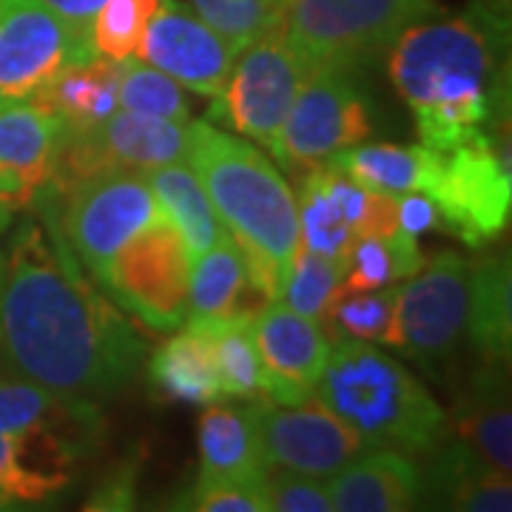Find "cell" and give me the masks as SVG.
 <instances>
[{"label":"cell","mask_w":512,"mask_h":512,"mask_svg":"<svg viewBox=\"0 0 512 512\" xmlns=\"http://www.w3.org/2000/svg\"><path fill=\"white\" fill-rule=\"evenodd\" d=\"M296 208H299V245L313 251V254L328 256V259L339 262L345 268L359 234L333 208L316 168L308 171L302 191H299Z\"/></svg>","instance_id":"obj_32"},{"label":"cell","mask_w":512,"mask_h":512,"mask_svg":"<svg viewBox=\"0 0 512 512\" xmlns=\"http://www.w3.org/2000/svg\"><path fill=\"white\" fill-rule=\"evenodd\" d=\"M271 299L256 288L248 265L239 254L237 242L222 234L205 254L191 262V288H188V325H251L256 313Z\"/></svg>","instance_id":"obj_19"},{"label":"cell","mask_w":512,"mask_h":512,"mask_svg":"<svg viewBox=\"0 0 512 512\" xmlns=\"http://www.w3.org/2000/svg\"><path fill=\"white\" fill-rule=\"evenodd\" d=\"M185 160L237 242L256 288L279 299L299 251V208L288 180L259 148L211 123L188 126Z\"/></svg>","instance_id":"obj_3"},{"label":"cell","mask_w":512,"mask_h":512,"mask_svg":"<svg viewBox=\"0 0 512 512\" xmlns=\"http://www.w3.org/2000/svg\"><path fill=\"white\" fill-rule=\"evenodd\" d=\"M106 291L154 330L180 328L188 316L191 254L163 208L114 254L97 279Z\"/></svg>","instance_id":"obj_6"},{"label":"cell","mask_w":512,"mask_h":512,"mask_svg":"<svg viewBox=\"0 0 512 512\" xmlns=\"http://www.w3.org/2000/svg\"><path fill=\"white\" fill-rule=\"evenodd\" d=\"M424 262L427 259L421 254L419 237L407 234L402 228L384 237H359L348 256L339 288H348V291L387 288L419 274Z\"/></svg>","instance_id":"obj_30"},{"label":"cell","mask_w":512,"mask_h":512,"mask_svg":"<svg viewBox=\"0 0 512 512\" xmlns=\"http://www.w3.org/2000/svg\"><path fill=\"white\" fill-rule=\"evenodd\" d=\"M148 376L160 396L174 402L214 404L222 399L211 336L197 325H188L154 350Z\"/></svg>","instance_id":"obj_28"},{"label":"cell","mask_w":512,"mask_h":512,"mask_svg":"<svg viewBox=\"0 0 512 512\" xmlns=\"http://www.w3.org/2000/svg\"><path fill=\"white\" fill-rule=\"evenodd\" d=\"M197 328L208 330V336H211L214 359H217V373H220L222 396H234V399L265 396L262 365H259V353H256L251 328L245 322L197 325Z\"/></svg>","instance_id":"obj_35"},{"label":"cell","mask_w":512,"mask_h":512,"mask_svg":"<svg viewBox=\"0 0 512 512\" xmlns=\"http://www.w3.org/2000/svg\"><path fill=\"white\" fill-rule=\"evenodd\" d=\"M12 217H15V211L6 205V202H0V234L9 228V222H12Z\"/></svg>","instance_id":"obj_42"},{"label":"cell","mask_w":512,"mask_h":512,"mask_svg":"<svg viewBox=\"0 0 512 512\" xmlns=\"http://www.w3.org/2000/svg\"><path fill=\"white\" fill-rule=\"evenodd\" d=\"M146 180L157 205L180 228L191 262L205 254L225 234L220 217H217V211H214V205L208 200L200 177L194 174L191 165H160V168L146 171Z\"/></svg>","instance_id":"obj_29"},{"label":"cell","mask_w":512,"mask_h":512,"mask_svg":"<svg viewBox=\"0 0 512 512\" xmlns=\"http://www.w3.org/2000/svg\"><path fill=\"white\" fill-rule=\"evenodd\" d=\"M370 134V111L348 69L311 66L271 151L296 174L365 143Z\"/></svg>","instance_id":"obj_10"},{"label":"cell","mask_w":512,"mask_h":512,"mask_svg":"<svg viewBox=\"0 0 512 512\" xmlns=\"http://www.w3.org/2000/svg\"><path fill=\"white\" fill-rule=\"evenodd\" d=\"M342 276H345V268L339 262L313 254V251L299 245L279 299L293 311L305 313L308 319L319 322L328 302L333 299V293L339 291Z\"/></svg>","instance_id":"obj_37"},{"label":"cell","mask_w":512,"mask_h":512,"mask_svg":"<svg viewBox=\"0 0 512 512\" xmlns=\"http://www.w3.org/2000/svg\"><path fill=\"white\" fill-rule=\"evenodd\" d=\"M510 259L481 256L470 262V305L467 339L484 362H510L512 350V288Z\"/></svg>","instance_id":"obj_27"},{"label":"cell","mask_w":512,"mask_h":512,"mask_svg":"<svg viewBox=\"0 0 512 512\" xmlns=\"http://www.w3.org/2000/svg\"><path fill=\"white\" fill-rule=\"evenodd\" d=\"M46 6H52L60 18L66 23H72L74 29L80 32H89V23H92L94 12L106 3V0H43Z\"/></svg>","instance_id":"obj_41"},{"label":"cell","mask_w":512,"mask_h":512,"mask_svg":"<svg viewBox=\"0 0 512 512\" xmlns=\"http://www.w3.org/2000/svg\"><path fill=\"white\" fill-rule=\"evenodd\" d=\"M94 57L89 32L74 29L43 0H0V97L40 92L60 69Z\"/></svg>","instance_id":"obj_13"},{"label":"cell","mask_w":512,"mask_h":512,"mask_svg":"<svg viewBox=\"0 0 512 512\" xmlns=\"http://www.w3.org/2000/svg\"><path fill=\"white\" fill-rule=\"evenodd\" d=\"M308 72V60L293 49L282 23L237 55L222 92V117L242 137L271 148Z\"/></svg>","instance_id":"obj_11"},{"label":"cell","mask_w":512,"mask_h":512,"mask_svg":"<svg viewBox=\"0 0 512 512\" xmlns=\"http://www.w3.org/2000/svg\"><path fill=\"white\" fill-rule=\"evenodd\" d=\"M188 151V123L117 109L89 131L63 134L52 183H77L103 171H151L180 163Z\"/></svg>","instance_id":"obj_12"},{"label":"cell","mask_w":512,"mask_h":512,"mask_svg":"<svg viewBox=\"0 0 512 512\" xmlns=\"http://www.w3.org/2000/svg\"><path fill=\"white\" fill-rule=\"evenodd\" d=\"M146 353L140 333L83 274L55 220H26L3 254L0 362L57 396L97 402L126 387Z\"/></svg>","instance_id":"obj_1"},{"label":"cell","mask_w":512,"mask_h":512,"mask_svg":"<svg viewBox=\"0 0 512 512\" xmlns=\"http://www.w3.org/2000/svg\"><path fill=\"white\" fill-rule=\"evenodd\" d=\"M396 202H399V228L407 234L419 237L439 225L436 202L427 194H402V197H396Z\"/></svg>","instance_id":"obj_40"},{"label":"cell","mask_w":512,"mask_h":512,"mask_svg":"<svg viewBox=\"0 0 512 512\" xmlns=\"http://www.w3.org/2000/svg\"><path fill=\"white\" fill-rule=\"evenodd\" d=\"M60 433L66 439L92 447L100 433V416L94 402L66 399L40 384L12 373L0 376V433Z\"/></svg>","instance_id":"obj_23"},{"label":"cell","mask_w":512,"mask_h":512,"mask_svg":"<svg viewBox=\"0 0 512 512\" xmlns=\"http://www.w3.org/2000/svg\"><path fill=\"white\" fill-rule=\"evenodd\" d=\"M313 393L373 447L430 456L447 433V416L433 393L370 342L330 350Z\"/></svg>","instance_id":"obj_4"},{"label":"cell","mask_w":512,"mask_h":512,"mask_svg":"<svg viewBox=\"0 0 512 512\" xmlns=\"http://www.w3.org/2000/svg\"><path fill=\"white\" fill-rule=\"evenodd\" d=\"M214 32H220L234 52H242L262 35L285 23L288 0H188Z\"/></svg>","instance_id":"obj_34"},{"label":"cell","mask_w":512,"mask_h":512,"mask_svg":"<svg viewBox=\"0 0 512 512\" xmlns=\"http://www.w3.org/2000/svg\"><path fill=\"white\" fill-rule=\"evenodd\" d=\"M467 305L470 262L456 251L433 256L399 288L384 345L439 376L467 336Z\"/></svg>","instance_id":"obj_7"},{"label":"cell","mask_w":512,"mask_h":512,"mask_svg":"<svg viewBox=\"0 0 512 512\" xmlns=\"http://www.w3.org/2000/svg\"><path fill=\"white\" fill-rule=\"evenodd\" d=\"M439 222L464 245L481 248L501 237L512 211L510 140L490 131L441 154L439 183L430 191Z\"/></svg>","instance_id":"obj_9"},{"label":"cell","mask_w":512,"mask_h":512,"mask_svg":"<svg viewBox=\"0 0 512 512\" xmlns=\"http://www.w3.org/2000/svg\"><path fill=\"white\" fill-rule=\"evenodd\" d=\"M120 69L123 60H109L100 55L69 63L29 100L57 114L66 134L89 131L117 111Z\"/></svg>","instance_id":"obj_24"},{"label":"cell","mask_w":512,"mask_h":512,"mask_svg":"<svg viewBox=\"0 0 512 512\" xmlns=\"http://www.w3.org/2000/svg\"><path fill=\"white\" fill-rule=\"evenodd\" d=\"M265 399L276 404H302L313 399L316 382L328 365L333 345L316 319L271 299L251 319Z\"/></svg>","instance_id":"obj_16"},{"label":"cell","mask_w":512,"mask_h":512,"mask_svg":"<svg viewBox=\"0 0 512 512\" xmlns=\"http://www.w3.org/2000/svg\"><path fill=\"white\" fill-rule=\"evenodd\" d=\"M336 512H404L424 498V473L416 461L387 447H373L328 478Z\"/></svg>","instance_id":"obj_20"},{"label":"cell","mask_w":512,"mask_h":512,"mask_svg":"<svg viewBox=\"0 0 512 512\" xmlns=\"http://www.w3.org/2000/svg\"><path fill=\"white\" fill-rule=\"evenodd\" d=\"M117 109L131 114H146L160 120H191V103L183 94V86L160 69H151L146 60H123L120 86H117Z\"/></svg>","instance_id":"obj_33"},{"label":"cell","mask_w":512,"mask_h":512,"mask_svg":"<svg viewBox=\"0 0 512 512\" xmlns=\"http://www.w3.org/2000/svg\"><path fill=\"white\" fill-rule=\"evenodd\" d=\"M458 436L495 470H512V410L507 365L478 362L473 382L458 410Z\"/></svg>","instance_id":"obj_25"},{"label":"cell","mask_w":512,"mask_h":512,"mask_svg":"<svg viewBox=\"0 0 512 512\" xmlns=\"http://www.w3.org/2000/svg\"><path fill=\"white\" fill-rule=\"evenodd\" d=\"M140 60L205 97H222L237 52L205 20L177 0H163L137 46Z\"/></svg>","instance_id":"obj_15"},{"label":"cell","mask_w":512,"mask_h":512,"mask_svg":"<svg viewBox=\"0 0 512 512\" xmlns=\"http://www.w3.org/2000/svg\"><path fill=\"white\" fill-rule=\"evenodd\" d=\"M200 444V478L262 484L268 458L259 439L254 404L251 407H228L214 404L200 416L197 427Z\"/></svg>","instance_id":"obj_22"},{"label":"cell","mask_w":512,"mask_h":512,"mask_svg":"<svg viewBox=\"0 0 512 512\" xmlns=\"http://www.w3.org/2000/svg\"><path fill=\"white\" fill-rule=\"evenodd\" d=\"M183 507L200 512H271L265 481L242 484V481H220V478H197L191 493L185 495Z\"/></svg>","instance_id":"obj_39"},{"label":"cell","mask_w":512,"mask_h":512,"mask_svg":"<svg viewBox=\"0 0 512 512\" xmlns=\"http://www.w3.org/2000/svg\"><path fill=\"white\" fill-rule=\"evenodd\" d=\"M330 163L342 168L350 180L387 197H402V194L430 197V191L439 183L441 154L427 146H390V143L362 146L359 143L330 157Z\"/></svg>","instance_id":"obj_26"},{"label":"cell","mask_w":512,"mask_h":512,"mask_svg":"<svg viewBox=\"0 0 512 512\" xmlns=\"http://www.w3.org/2000/svg\"><path fill=\"white\" fill-rule=\"evenodd\" d=\"M396 296V285L373 291L339 288L322 313L319 325L333 348L342 342H384L396 311Z\"/></svg>","instance_id":"obj_31"},{"label":"cell","mask_w":512,"mask_h":512,"mask_svg":"<svg viewBox=\"0 0 512 512\" xmlns=\"http://www.w3.org/2000/svg\"><path fill=\"white\" fill-rule=\"evenodd\" d=\"M0 279H3V254H0Z\"/></svg>","instance_id":"obj_43"},{"label":"cell","mask_w":512,"mask_h":512,"mask_svg":"<svg viewBox=\"0 0 512 512\" xmlns=\"http://www.w3.org/2000/svg\"><path fill=\"white\" fill-rule=\"evenodd\" d=\"M66 128L35 100H15L0 109V202L12 211L32 205L52 183Z\"/></svg>","instance_id":"obj_17"},{"label":"cell","mask_w":512,"mask_h":512,"mask_svg":"<svg viewBox=\"0 0 512 512\" xmlns=\"http://www.w3.org/2000/svg\"><path fill=\"white\" fill-rule=\"evenodd\" d=\"M83 450L60 433H0V510L37 504L60 493L74 476Z\"/></svg>","instance_id":"obj_18"},{"label":"cell","mask_w":512,"mask_h":512,"mask_svg":"<svg viewBox=\"0 0 512 512\" xmlns=\"http://www.w3.org/2000/svg\"><path fill=\"white\" fill-rule=\"evenodd\" d=\"M163 0H106L89 23V46L94 55L126 60L137 55L148 20Z\"/></svg>","instance_id":"obj_36"},{"label":"cell","mask_w":512,"mask_h":512,"mask_svg":"<svg viewBox=\"0 0 512 512\" xmlns=\"http://www.w3.org/2000/svg\"><path fill=\"white\" fill-rule=\"evenodd\" d=\"M433 470L424 476V498L458 512H510L512 481L464 441L436 447Z\"/></svg>","instance_id":"obj_21"},{"label":"cell","mask_w":512,"mask_h":512,"mask_svg":"<svg viewBox=\"0 0 512 512\" xmlns=\"http://www.w3.org/2000/svg\"><path fill=\"white\" fill-rule=\"evenodd\" d=\"M433 9V0H288L285 32L308 66L353 72Z\"/></svg>","instance_id":"obj_5"},{"label":"cell","mask_w":512,"mask_h":512,"mask_svg":"<svg viewBox=\"0 0 512 512\" xmlns=\"http://www.w3.org/2000/svg\"><path fill=\"white\" fill-rule=\"evenodd\" d=\"M390 80L439 154L484 134L501 106L498 35L484 12L419 20L390 46Z\"/></svg>","instance_id":"obj_2"},{"label":"cell","mask_w":512,"mask_h":512,"mask_svg":"<svg viewBox=\"0 0 512 512\" xmlns=\"http://www.w3.org/2000/svg\"><path fill=\"white\" fill-rule=\"evenodd\" d=\"M265 495L274 512H333L328 478L308 476L279 464L265 470Z\"/></svg>","instance_id":"obj_38"},{"label":"cell","mask_w":512,"mask_h":512,"mask_svg":"<svg viewBox=\"0 0 512 512\" xmlns=\"http://www.w3.org/2000/svg\"><path fill=\"white\" fill-rule=\"evenodd\" d=\"M254 413L268 464L330 478L348 467L353 458L373 450L365 436H359L348 421L330 413L319 399L302 404L259 399L254 402Z\"/></svg>","instance_id":"obj_14"},{"label":"cell","mask_w":512,"mask_h":512,"mask_svg":"<svg viewBox=\"0 0 512 512\" xmlns=\"http://www.w3.org/2000/svg\"><path fill=\"white\" fill-rule=\"evenodd\" d=\"M55 191L60 200V208H52L57 225L77 262L94 279L103 276L114 254L157 214L146 171H103Z\"/></svg>","instance_id":"obj_8"}]
</instances>
